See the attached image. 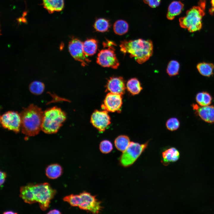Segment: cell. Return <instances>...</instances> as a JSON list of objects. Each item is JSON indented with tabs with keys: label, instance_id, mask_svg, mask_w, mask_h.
<instances>
[{
	"label": "cell",
	"instance_id": "cell-27",
	"mask_svg": "<svg viewBox=\"0 0 214 214\" xmlns=\"http://www.w3.org/2000/svg\"><path fill=\"white\" fill-rule=\"evenodd\" d=\"M180 64L177 61L173 60L169 63L167 68V73L170 76H173L178 74Z\"/></svg>",
	"mask_w": 214,
	"mask_h": 214
},
{
	"label": "cell",
	"instance_id": "cell-1",
	"mask_svg": "<svg viewBox=\"0 0 214 214\" xmlns=\"http://www.w3.org/2000/svg\"><path fill=\"white\" fill-rule=\"evenodd\" d=\"M56 192L48 183L36 185L29 183L21 187L20 196L26 203L38 202L41 209L45 211L49 207L50 200Z\"/></svg>",
	"mask_w": 214,
	"mask_h": 214
},
{
	"label": "cell",
	"instance_id": "cell-7",
	"mask_svg": "<svg viewBox=\"0 0 214 214\" xmlns=\"http://www.w3.org/2000/svg\"><path fill=\"white\" fill-rule=\"evenodd\" d=\"M108 47V48L100 51L97 55V62L103 67L117 69L119 63L115 53L113 46Z\"/></svg>",
	"mask_w": 214,
	"mask_h": 214
},
{
	"label": "cell",
	"instance_id": "cell-6",
	"mask_svg": "<svg viewBox=\"0 0 214 214\" xmlns=\"http://www.w3.org/2000/svg\"><path fill=\"white\" fill-rule=\"evenodd\" d=\"M147 145V143L140 144L138 143L131 142L120 157V162L121 164L124 167H128L133 164Z\"/></svg>",
	"mask_w": 214,
	"mask_h": 214
},
{
	"label": "cell",
	"instance_id": "cell-24",
	"mask_svg": "<svg viewBox=\"0 0 214 214\" xmlns=\"http://www.w3.org/2000/svg\"><path fill=\"white\" fill-rule=\"evenodd\" d=\"M196 100L197 103L201 106H204L211 104L212 97L209 93L204 92L198 93L196 97Z\"/></svg>",
	"mask_w": 214,
	"mask_h": 214
},
{
	"label": "cell",
	"instance_id": "cell-22",
	"mask_svg": "<svg viewBox=\"0 0 214 214\" xmlns=\"http://www.w3.org/2000/svg\"><path fill=\"white\" fill-rule=\"evenodd\" d=\"M129 25L127 22L122 20L116 21L113 26V30L115 33L121 35L126 33L128 31Z\"/></svg>",
	"mask_w": 214,
	"mask_h": 214
},
{
	"label": "cell",
	"instance_id": "cell-13",
	"mask_svg": "<svg viewBox=\"0 0 214 214\" xmlns=\"http://www.w3.org/2000/svg\"><path fill=\"white\" fill-rule=\"evenodd\" d=\"M195 114L204 121L210 123L214 122V106H199L196 104L192 105Z\"/></svg>",
	"mask_w": 214,
	"mask_h": 214
},
{
	"label": "cell",
	"instance_id": "cell-30",
	"mask_svg": "<svg viewBox=\"0 0 214 214\" xmlns=\"http://www.w3.org/2000/svg\"><path fill=\"white\" fill-rule=\"evenodd\" d=\"M180 122L176 118L173 117L169 119L166 122L167 128L170 130L174 131L178 129L180 126Z\"/></svg>",
	"mask_w": 214,
	"mask_h": 214
},
{
	"label": "cell",
	"instance_id": "cell-32",
	"mask_svg": "<svg viewBox=\"0 0 214 214\" xmlns=\"http://www.w3.org/2000/svg\"><path fill=\"white\" fill-rule=\"evenodd\" d=\"M0 186H1L2 184H3L4 183L5 178L6 177V173L4 172H2L1 171H0Z\"/></svg>",
	"mask_w": 214,
	"mask_h": 214
},
{
	"label": "cell",
	"instance_id": "cell-36",
	"mask_svg": "<svg viewBox=\"0 0 214 214\" xmlns=\"http://www.w3.org/2000/svg\"><path fill=\"white\" fill-rule=\"evenodd\" d=\"M143 1L145 4H148L149 0H143Z\"/></svg>",
	"mask_w": 214,
	"mask_h": 214
},
{
	"label": "cell",
	"instance_id": "cell-15",
	"mask_svg": "<svg viewBox=\"0 0 214 214\" xmlns=\"http://www.w3.org/2000/svg\"><path fill=\"white\" fill-rule=\"evenodd\" d=\"M44 7L49 13L62 11L64 6V0H42Z\"/></svg>",
	"mask_w": 214,
	"mask_h": 214
},
{
	"label": "cell",
	"instance_id": "cell-20",
	"mask_svg": "<svg viewBox=\"0 0 214 214\" xmlns=\"http://www.w3.org/2000/svg\"><path fill=\"white\" fill-rule=\"evenodd\" d=\"M46 175L49 178L55 179L61 175L62 172V167L58 164H53L48 166L46 169Z\"/></svg>",
	"mask_w": 214,
	"mask_h": 214
},
{
	"label": "cell",
	"instance_id": "cell-10",
	"mask_svg": "<svg viewBox=\"0 0 214 214\" xmlns=\"http://www.w3.org/2000/svg\"><path fill=\"white\" fill-rule=\"evenodd\" d=\"M0 123L4 128L18 133L21 125V118L17 112L10 111L0 116Z\"/></svg>",
	"mask_w": 214,
	"mask_h": 214
},
{
	"label": "cell",
	"instance_id": "cell-35",
	"mask_svg": "<svg viewBox=\"0 0 214 214\" xmlns=\"http://www.w3.org/2000/svg\"><path fill=\"white\" fill-rule=\"evenodd\" d=\"M17 213H15L13 211H7L4 212L3 214H16Z\"/></svg>",
	"mask_w": 214,
	"mask_h": 214
},
{
	"label": "cell",
	"instance_id": "cell-28",
	"mask_svg": "<svg viewBox=\"0 0 214 214\" xmlns=\"http://www.w3.org/2000/svg\"><path fill=\"white\" fill-rule=\"evenodd\" d=\"M63 199L73 207H78L80 203V197L79 194H71L64 197Z\"/></svg>",
	"mask_w": 214,
	"mask_h": 214
},
{
	"label": "cell",
	"instance_id": "cell-5",
	"mask_svg": "<svg viewBox=\"0 0 214 214\" xmlns=\"http://www.w3.org/2000/svg\"><path fill=\"white\" fill-rule=\"evenodd\" d=\"M66 118L65 113L56 106L44 112L41 130L47 134L56 133Z\"/></svg>",
	"mask_w": 214,
	"mask_h": 214
},
{
	"label": "cell",
	"instance_id": "cell-11",
	"mask_svg": "<svg viewBox=\"0 0 214 214\" xmlns=\"http://www.w3.org/2000/svg\"><path fill=\"white\" fill-rule=\"evenodd\" d=\"M90 122L100 132L104 131L111 123V118L106 110H95L91 115Z\"/></svg>",
	"mask_w": 214,
	"mask_h": 214
},
{
	"label": "cell",
	"instance_id": "cell-25",
	"mask_svg": "<svg viewBox=\"0 0 214 214\" xmlns=\"http://www.w3.org/2000/svg\"><path fill=\"white\" fill-rule=\"evenodd\" d=\"M93 26L96 31L103 32L108 31L111 24L108 20L104 18H99L95 21Z\"/></svg>",
	"mask_w": 214,
	"mask_h": 214
},
{
	"label": "cell",
	"instance_id": "cell-33",
	"mask_svg": "<svg viewBox=\"0 0 214 214\" xmlns=\"http://www.w3.org/2000/svg\"><path fill=\"white\" fill-rule=\"evenodd\" d=\"M211 7L209 10V12L211 15L214 14V0H211Z\"/></svg>",
	"mask_w": 214,
	"mask_h": 214
},
{
	"label": "cell",
	"instance_id": "cell-31",
	"mask_svg": "<svg viewBox=\"0 0 214 214\" xmlns=\"http://www.w3.org/2000/svg\"><path fill=\"white\" fill-rule=\"evenodd\" d=\"M160 2V0H149L148 4L150 7L154 8L158 7Z\"/></svg>",
	"mask_w": 214,
	"mask_h": 214
},
{
	"label": "cell",
	"instance_id": "cell-4",
	"mask_svg": "<svg viewBox=\"0 0 214 214\" xmlns=\"http://www.w3.org/2000/svg\"><path fill=\"white\" fill-rule=\"evenodd\" d=\"M206 2V0H200L197 6L188 10L186 15L179 19L180 26L190 32L200 30L202 26V18L205 15Z\"/></svg>",
	"mask_w": 214,
	"mask_h": 214
},
{
	"label": "cell",
	"instance_id": "cell-19",
	"mask_svg": "<svg viewBox=\"0 0 214 214\" xmlns=\"http://www.w3.org/2000/svg\"><path fill=\"white\" fill-rule=\"evenodd\" d=\"M197 69L202 75L210 77L213 74L214 64L204 62L199 63L196 66Z\"/></svg>",
	"mask_w": 214,
	"mask_h": 214
},
{
	"label": "cell",
	"instance_id": "cell-21",
	"mask_svg": "<svg viewBox=\"0 0 214 214\" xmlns=\"http://www.w3.org/2000/svg\"><path fill=\"white\" fill-rule=\"evenodd\" d=\"M126 86L128 91L133 95L138 94L142 89L140 82L136 78L129 80L127 82Z\"/></svg>",
	"mask_w": 214,
	"mask_h": 214
},
{
	"label": "cell",
	"instance_id": "cell-2",
	"mask_svg": "<svg viewBox=\"0 0 214 214\" xmlns=\"http://www.w3.org/2000/svg\"><path fill=\"white\" fill-rule=\"evenodd\" d=\"M44 112L37 106L30 104L20 113L21 128L26 136H34L41 130Z\"/></svg>",
	"mask_w": 214,
	"mask_h": 214
},
{
	"label": "cell",
	"instance_id": "cell-16",
	"mask_svg": "<svg viewBox=\"0 0 214 214\" xmlns=\"http://www.w3.org/2000/svg\"><path fill=\"white\" fill-rule=\"evenodd\" d=\"M184 7L183 4L180 1H174L169 4L166 17L169 20H172L175 17L181 12Z\"/></svg>",
	"mask_w": 214,
	"mask_h": 214
},
{
	"label": "cell",
	"instance_id": "cell-3",
	"mask_svg": "<svg viewBox=\"0 0 214 214\" xmlns=\"http://www.w3.org/2000/svg\"><path fill=\"white\" fill-rule=\"evenodd\" d=\"M120 50L125 54L128 53L139 63L142 64L152 56L153 46L150 40L139 39L134 40H124L120 45Z\"/></svg>",
	"mask_w": 214,
	"mask_h": 214
},
{
	"label": "cell",
	"instance_id": "cell-23",
	"mask_svg": "<svg viewBox=\"0 0 214 214\" xmlns=\"http://www.w3.org/2000/svg\"><path fill=\"white\" fill-rule=\"evenodd\" d=\"M130 142L129 137L125 135H121L115 139L114 144L116 148L119 150L123 152L127 148Z\"/></svg>",
	"mask_w": 214,
	"mask_h": 214
},
{
	"label": "cell",
	"instance_id": "cell-12",
	"mask_svg": "<svg viewBox=\"0 0 214 214\" xmlns=\"http://www.w3.org/2000/svg\"><path fill=\"white\" fill-rule=\"evenodd\" d=\"M122 95L111 92L108 93L102 105V109L108 112H115L119 111L122 103Z\"/></svg>",
	"mask_w": 214,
	"mask_h": 214
},
{
	"label": "cell",
	"instance_id": "cell-14",
	"mask_svg": "<svg viewBox=\"0 0 214 214\" xmlns=\"http://www.w3.org/2000/svg\"><path fill=\"white\" fill-rule=\"evenodd\" d=\"M106 90L110 92L123 95L125 89V83L121 77L110 78L108 80L106 85Z\"/></svg>",
	"mask_w": 214,
	"mask_h": 214
},
{
	"label": "cell",
	"instance_id": "cell-29",
	"mask_svg": "<svg viewBox=\"0 0 214 214\" xmlns=\"http://www.w3.org/2000/svg\"><path fill=\"white\" fill-rule=\"evenodd\" d=\"M113 148L112 143L108 140H103L100 143V149L103 153L107 154L109 153L112 150Z\"/></svg>",
	"mask_w": 214,
	"mask_h": 214
},
{
	"label": "cell",
	"instance_id": "cell-18",
	"mask_svg": "<svg viewBox=\"0 0 214 214\" xmlns=\"http://www.w3.org/2000/svg\"><path fill=\"white\" fill-rule=\"evenodd\" d=\"M98 42L96 39H89L86 40L83 43L84 50L86 56H90L94 54L96 52Z\"/></svg>",
	"mask_w": 214,
	"mask_h": 214
},
{
	"label": "cell",
	"instance_id": "cell-8",
	"mask_svg": "<svg viewBox=\"0 0 214 214\" xmlns=\"http://www.w3.org/2000/svg\"><path fill=\"white\" fill-rule=\"evenodd\" d=\"M80 203L78 207L81 209L93 213H99L102 209L101 202L97 200L95 196L85 191L79 194Z\"/></svg>",
	"mask_w": 214,
	"mask_h": 214
},
{
	"label": "cell",
	"instance_id": "cell-9",
	"mask_svg": "<svg viewBox=\"0 0 214 214\" xmlns=\"http://www.w3.org/2000/svg\"><path fill=\"white\" fill-rule=\"evenodd\" d=\"M68 48L72 56L75 59L80 62L82 66L87 65L90 62L84 53L83 43L78 39L72 38L69 42Z\"/></svg>",
	"mask_w": 214,
	"mask_h": 214
},
{
	"label": "cell",
	"instance_id": "cell-26",
	"mask_svg": "<svg viewBox=\"0 0 214 214\" xmlns=\"http://www.w3.org/2000/svg\"><path fill=\"white\" fill-rule=\"evenodd\" d=\"M45 89L44 84L39 81H32L29 86V89L30 92L36 95L41 94L44 92Z\"/></svg>",
	"mask_w": 214,
	"mask_h": 214
},
{
	"label": "cell",
	"instance_id": "cell-34",
	"mask_svg": "<svg viewBox=\"0 0 214 214\" xmlns=\"http://www.w3.org/2000/svg\"><path fill=\"white\" fill-rule=\"evenodd\" d=\"M47 214H61L60 212L58 210L56 209H54L50 211Z\"/></svg>",
	"mask_w": 214,
	"mask_h": 214
},
{
	"label": "cell",
	"instance_id": "cell-17",
	"mask_svg": "<svg viewBox=\"0 0 214 214\" xmlns=\"http://www.w3.org/2000/svg\"><path fill=\"white\" fill-rule=\"evenodd\" d=\"M179 151L174 147L170 148L162 153L163 162L164 164H168L171 162L177 161L180 157Z\"/></svg>",
	"mask_w": 214,
	"mask_h": 214
}]
</instances>
